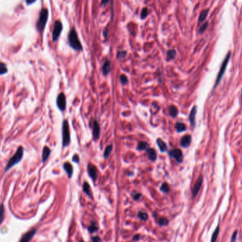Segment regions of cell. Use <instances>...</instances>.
I'll return each mask as SVG.
<instances>
[{
	"instance_id": "cell-4",
	"label": "cell",
	"mask_w": 242,
	"mask_h": 242,
	"mask_svg": "<svg viewBox=\"0 0 242 242\" xmlns=\"http://www.w3.org/2000/svg\"><path fill=\"white\" fill-rule=\"evenodd\" d=\"M70 142V133H69V123L67 120H64L62 123V145L67 147Z\"/></svg>"
},
{
	"instance_id": "cell-23",
	"label": "cell",
	"mask_w": 242,
	"mask_h": 242,
	"mask_svg": "<svg viewBox=\"0 0 242 242\" xmlns=\"http://www.w3.org/2000/svg\"><path fill=\"white\" fill-rule=\"evenodd\" d=\"M178 109H177V108L175 106V105H171L169 108V114L170 116H171V117L173 118H176L177 116V115H178Z\"/></svg>"
},
{
	"instance_id": "cell-39",
	"label": "cell",
	"mask_w": 242,
	"mask_h": 242,
	"mask_svg": "<svg viewBox=\"0 0 242 242\" xmlns=\"http://www.w3.org/2000/svg\"><path fill=\"white\" fill-rule=\"evenodd\" d=\"M72 161H74V162L79 163V157L77 155H74V156H73Z\"/></svg>"
},
{
	"instance_id": "cell-3",
	"label": "cell",
	"mask_w": 242,
	"mask_h": 242,
	"mask_svg": "<svg viewBox=\"0 0 242 242\" xmlns=\"http://www.w3.org/2000/svg\"><path fill=\"white\" fill-rule=\"evenodd\" d=\"M230 57H231V53H230V52H229L228 54L227 55V56L225 57V60H224L223 62H222V64L221 65V67H220V71H219L217 77L216 82H215V87H217L218 84L220 83V82H221L222 79V77H223L224 74H225V71H226V69H227V65H228L229 61V60H230Z\"/></svg>"
},
{
	"instance_id": "cell-32",
	"label": "cell",
	"mask_w": 242,
	"mask_h": 242,
	"mask_svg": "<svg viewBox=\"0 0 242 242\" xmlns=\"http://www.w3.org/2000/svg\"><path fill=\"white\" fill-rule=\"evenodd\" d=\"M120 82H121V83L123 84V85H125V84L128 83V79L125 74H122L120 76Z\"/></svg>"
},
{
	"instance_id": "cell-7",
	"label": "cell",
	"mask_w": 242,
	"mask_h": 242,
	"mask_svg": "<svg viewBox=\"0 0 242 242\" xmlns=\"http://www.w3.org/2000/svg\"><path fill=\"white\" fill-rule=\"evenodd\" d=\"M168 155L172 158H173L178 163H181L183 159L182 151L179 149H173L168 152Z\"/></svg>"
},
{
	"instance_id": "cell-26",
	"label": "cell",
	"mask_w": 242,
	"mask_h": 242,
	"mask_svg": "<svg viewBox=\"0 0 242 242\" xmlns=\"http://www.w3.org/2000/svg\"><path fill=\"white\" fill-rule=\"evenodd\" d=\"M112 151H113V145L110 144V145H108V146H107L105 150L104 154H103V157H104V158L105 159L108 158V157L110 156Z\"/></svg>"
},
{
	"instance_id": "cell-20",
	"label": "cell",
	"mask_w": 242,
	"mask_h": 242,
	"mask_svg": "<svg viewBox=\"0 0 242 242\" xmlns=\"http://www.w3.org/2000/svg\"><path fill=\"white\" fill-rule=\"evenodd\" d=\"M175 128L176 130V131L178 132H184L186 130V126L184 123H180V122H178V123H176L175 125Z\"/></svg>"
},
{
	"instance_id": "cell-35",
	"label": "cell",
	"mask_w": 242,
	"mask_h": 242,
	"mask_svg": "<svg viewBox=\"0 0 242 242\" xmlns=\"http://www.w3.org/2000/svg\"><path fill=\"white\" fill-rule=\"evenodd\" d=\"M159 224L161 226H166L168 224V220L166 218L162 217V218H161L160 220H159Z\"/></svg>"
},
{
	"instance_id": "cell-45",
	"label": "cell",
	"mask_w": 242,
	"mask_h": 242,
	"mask_svg": "<svg viewBox=\"0 0 242 242\" xmlns=\"http://www.w3.org/2000/svg\"><path fill=\"white\" fill-rule=\"evenodd\" d=\"M109 0H101V4L103 5H105L106 4L108 3Z\"/></svg>"
},
{
	"instance_id": "cell-19",
	"label": "cell",
	"mask_w": 242,
	"mask_h": 242,
	"mask_svg": "<svg viewBox=\"0 0 242 242\" xmlns=\"http://www.w3.org/2000/svg\"><path fill=\"white\" fill-rule=\"evenodd\" d=\"M51 151L48 147H45L43 148V154H42V161L43 162H46L47 161V159L49 158L50 155H51Z\"/></svg>"
},
{
	"instance_id": "cell-14",
	"label": "cell",
	"mask_w": 242,
	"mask_h": 242,
	"mask_svg": "<svg viewBox=\"0 0 242 242\" xmlns=\"http://www.w3.org/2000/svg\"><path fill=\"white\" fill-rule=\"evenodd\" d=\"M197 113V107L196 105H194L193 107V108L191 109V113H190L189 115V121L190 123H191V125L192 127L195 126V116H196Z\"/></svg>"
},
{
	"instance_id": "cell-17",
	"label": "cell",
	"mask_w": 242,
	"mask_h": 242,
	"mask_svg": "<svg viewBox=\"0 0 242 242\" xmlns=\"http://www.w3.org/2000/svg\"><path fill=\"white\" fill-rule=\"evenodd\" d=\"M102 70H103V74L104 76H107L111 72V62L109 60H106L103 64L102 67Z\"/></svg>"
},
{
	"instance_id": "cell-27",
	"label": "cell",
	"mask_w": 242,
	"mask_h": 242,
	"mask_svg": "<svg viewBox=\"0 0 242 242\" xmlns=\"http://www.w3.org/2000/svg\"><path fill=\"white\" fill-rule=\"evenodd\" d=\"M83 190L84 193H86L89 196H91V188L89 184L87 182H84L83 185Z\"/></svg>"
},
{
	"instance_id": "cell-12",
	"label": "cell",
	"mask_w": 242,
	"mask_h": 242,
	"mask_svg": "<svg viewBox=\"0 0 242 242\" xmlns=\"http://www.w3.org/2000/svg\"><path fill=\"white\" fill-rule=\"evenodd\" d=\"M100 132H101V129H100L99 123L96 120H95L93 122V137L95 139H98L99 138Z\"/></svg>"
},
{
	"instance_id": "cell-46",
	"label": "cell",
	"mask_w": 242,
	"mask_h": 242,
	"mask_svg": "<svg viewBox=\"0 0 242 242\" xmlns=\"http://www.w3.org/2000/svg\"><path fill=\"white\" fill-rule=\"evenodd\" d=\"M241 98H242V91H241Z\"/></svg>"
},
{
	"instance_id": "cell-40",
	"label": "cell",
	"mask_w": 242,
	"mask_h": 242,
	"mask_svg": "<svg viewBox=\"0 0 242 242\" xmlns=\"http://www.w3.org/2000/svg\"><path fill=\"white\" fill-rule=\"evenodd\" d=\"M92 241L93 242H101V239H100L99 236H94V237H92Z\"/></svg>"
},
{
	"instance_id": "cell-28",
	"label": "cell",
	"mask_w": 242,
	"mask_h": 242,
	"mask_svg": "<svg viewBox=\"0 0 242 242\" xmlns=\"http://www.w3.org/2000/svg\"><path fill=\"white\" fill-rule=\"evenodd\" d=\"M98 227H97V225H96V222H93L90 225V227H89V231L90 232H95L98 230Z\"/></svg>"
},
{
	"instance_id": "cell-47",
	"label": "cell",
	"mask_w": 242,
	"mask_h": 242,
	"mask_svg": "<svg viewBox=\"0 0 242 242\" xmlns=\"http://www.w3.org/2000/svg\"><path fill=\"white\" fill-rule=\"evenodd\" d=\"M79 242H84V241H80Z\"/></svg>"
},
{
	"instance_id": "cell-1",
	"label": "cell",
	"mask_w": 242,
	"mask_h": 242,
	"mask_svg": "<svg viewBox=\"0 0 242 242\" xmlns=\"http://www.w3.org/2000/svg\"><path fill=\"white\" fill-rule=\"evenodd\" d=\"M68 40H69V46H71L72 48H73L75 51H82V43H80L77 33L74 28H72L69 32V35H68Z\"/></svg>"
},
{
	"instance_id": "cell-22",
	"label": "cell",
	"mask_w": 242,
	"mask_h": 242,
	"mask_svg": "<svg viewBox=\"0 0 242 242\" xmlns=\"http://www.w3.org/2000/svg\"><path fill=\"white\" fill-rule=\"evenodd\" d=\"M149 148V144L146 142H139L137 145V150L139 151H143V150H147V149Z\"/></svg>"
},
{
	"instance_id": "cell-34",
	"label": "cell",
	"mask_w": 242,
	"mask_h": 242,
	"mask_svg": "<svg viewBox=\"0 0 242 242\" xmlns=\"http://www.w3.org/2000/svg\"><path fill=\"white\" fill-rule=\"evenodd\" d=\"M149 14V12H148V9L147 8H144L142 9V12H141V19H144L147 17Z\"/></svg>"
},
{
	"instance_id": "cell-43",
	"label": "cell",
	"mask_w": 242,
	"mask_h": 242,
	"mask_svg": "<svg viewBox=\"0 0 242 242\" xmlns=\"http://www.w3.org/2000/svg\"><path fill=\"white\" fill-rule=\"evenodd\" d=\"M139 239V234H136V235L134 236L133 240L134 241H137V240Z\"/></svg>"
},
{
	"instance_id": "cell-38",
	"label": "cell",
	"mask_w": 242,
	"mask_h": 242,
	"mask_svg": "<svg viewBox=\"0 0 242 242\" xmlns=\"http://www.w3.org/2000/svg\"><path fill=\"white\" fill-rule=\"evenodd\" d=\"M237 234H238L237 231H235V232L233 233L232 236V239H231V242H236V237H237Z\"/></svg>"
},
{
	"instance_id": "cell-15",
	"label": "cell",
	"mask_w": 242,
	"mask_h": 242,
	"mask_svg": "<svg viewBox=\"0 0 242 242\" xmlns=\"http://www.w3.org/2000/svg\"><path fill=\"white\" fill-rule=\"evenodd\" d=\"M147 154L148 158L150 161H152V162H154V161H156V159H157V152L155 151V149L150 148V147H149L148 149H147Z\"/></svg>"
},
{
	"instance_id": "cell-44",
	"label": "cell",
	"mask_w": 242,
	"mask_h": 242,
	"mask_svg": "<svg viewBox=\"0 0 242 242\" xmlns=\"http://www.w3.org/2000/svg\"><path fill=\"white\" fill-rule=\"evenodd\" d=\"M35 1H36V0H26V3L28 4H33V2H35Z\"/></svg>"
},
{
	"instance_id": "cell-31",
	"label": "cell",
	"mask_w": 242,
	"mask_h": 242,
	"mask_svg": "<svg viewBox=\"0 0 242 242\" xmlns=\"http://www.w3.org/2000/svg\"><path fill=\"white\" fill-rule=\"evenodd\" d=\"M7 72V67L6 64L0 63V74H4Z\"/></svg>"
},
{
	"instance_id": "cell-42",
	"label": "cell",
	"mask_w": 242,
	"mask_h": 242,
	"mask_svg": "<svg viewBox=\"0 0 242 242\" xmlns=\"http://www.w3.org/2000/svg\"><path fill=\"white\" fill-rule=\"evenodd\" d=\"M108 30L107 29H105L104 30H103V36L105 37V38H107V35H108Z\"/></svg>"
},
{
	"instance_id": "cell-29",
	"label": "cell",
	"mask_w": 242,
	"mask_h": 242,
	"mask_svg": "<svg viewBox=\"0 0 242 242\" xmlns=\"http://www.w3.org/2000/svg\"><path fill=\"white\" fill-rule=\"evenodd\" d=\"M4 219V207L3 205H1L0 206V225L3 222Z\"/></svg>"
},
{
	"instance_id": "cell-2",
	"label": "cell",
	"mask_w": 242,
	"mask_h": 242,
	"mask_svg": "<svg viewBox=\"0 0 242 242\" xmlns=\"http://www.w3.org/2000/svg\"><path fill=\"white\" fill-rule=\"evenodd\" d=\"M23 155H24V148H23L22 147H19V149L17 150V152L15 153V155L9 160L8 164H7L6 166L5 171H7L8 170H9L11 168L13 167L14 165L17 164V163H19V161H21V159H22Z\"/></svg>"
},
{
	"instance_id": "cell-25",
	"label": "cell",
	"mask_w": 242,
	"mask_h": 242,
	"mask_svg": "<svg viewBox=\"0 0 242 242\" xmlns=\"http://www.w3.org/2000/svg\"><path fill=\"white\" fill-rule=\"evenodd\" d=\"M219 234H220V227L217 226V228L215 229V230L213 232L212 238H211V242H216L217 240V237L219 236Z\"/></svg>"
},
{
	"instance_id": "cell-5",
	"label": "cell",
	"mask_w": 242,
	"mask_h": 242,
	"mask_svg": "<svg viewBox=\"0 0 242 242\" xmlns=\"http://www.w3.org/2000/svg\"><path fill=\"white\" fill-rule=\"evenodd\" d=\"M48 18V9H43L41 10L40 17H39V19L37 23V28L38 30L42 31L44 29L45 26H46V22H47Z\"/></svg>"
},
{
	"instance_id": "cell-11",
	"label": "cell",
	"mask_w": 242,
	"mask_h": 242,
	"mask_svg": "<svg viewBox=\"0 0 242 242\" xmlns=\"http://www.w3.org/2000/svg\"><path fill=\"white\" fill-rule=\"evenodd\" d=\"M36 231H37L36 229H31V230H30L29 232L26 233V234L21 237V239L19 242H30V240L32 239V238L33 237V236L35 235V233H36Z\"/></svg>"
},
{
	"instance_id": "cell-16",
	"label": "cell",
	"mask_w": 242,
	"mask_h": 242,
	"mask_svg": "<svg viewBox=\"0 0 242 242\" xmlns=\"http://www.w3.org/2000/svg\"><path fill=\"white\" fill-rule=\"evenodd\" d=\"M63 168H64V171H66V173H67L68 177L70 178L72 177V176L73 174L72 165L70 163H69V162H65L63 164Z\"/></svg>"
},
{
	"instance_id": "cell-21",
	"label": "cell",
	"mask_w": 242,
	"mask_h": 242,
	"mask_svg": "<svg viewBox=\"0 0 242 242\" xmlns=\"http://www.w3.org/2000/svg\"><path fill=\"white\" fill-rule=\"evenodd\" d=\"M176 56V52L174 50H168L166 53V60L167 61L172 60Z\"/></svg>"
},
{
	"instance_id": "cell-41",
	"label": "cell",
	"mask_w": 242,
	"mask_h": 242,
	"mask_svg": "<svg viewBox=\"0 0 242 242\" xmlns=\"http://www.w3.org/2000/svg\"><path fill=\"white\" fill-rule=\"evenodd\" d=\"M141 197H142V194H140V193H135V194L133 195V198L135 200H139Z\"/></svg>"
},
{
	"instance_id": "cell-36",
	"label": "cell",
	"mask_w": 242,
	"mask_h": 242,
	"mask_svg": "<svg viewBox=\"0 0 242 242\" xmlns=\"http://www.w3.org/2000/svg\"><path fill=\"white\" fill-rule=\"evenodd\" d=\"M126 55H127V52L126 51H121L118 52V55H117V57H118V58L122 59V58H124V57L126 56Z\"/></svg>"
},
{
	"instance_id": "cell-37",
	"label": "cell",
	"mask_w": 242,
	"mask_h": 242,
	"mask_svg": "<svg viewBox=\"0 0 242 242\" xmlns=\"http://www.w3.org/2000/svg\"><path fill=\"white\" fill-rule=\"evenodd\" d=\"M207 26H208V23L207 22H205V24H204L202 26H201V28H200V30H199V32H200V33H202L205 32V30L207 29Z\"/></svg>"
},
{
	"instance_id": "cell-6",
	"label": "cell",
	"mask_w": 242,
	"mask_h": 242,
	"mask_svg": "<svg viewBox=\"0 0 242 242\" xmlns=\"http://www.w3.org/2000/svg\"><path fill=\"white\" fill-rule=\"evenodd\" d=\"M62 30V24L60 21H55L54 24V28L53 31V41H57L60 37L61 32Z\"/></svg>"
},
{
	"instance_id": "cell-13",
	"label": "cell",
	"mask_w": 242,
	"mask_h": 242,
	"mask_svg": "<svg viewBox=\"0 0 242 242\" xmlns=\"http://www.w3.org/2000/svg\"><path fill=\"white\" fill-rule=\"evenodd\" d=\"M192 137L190 134H186V135L183 136L181 139V145L184 148H187L190 146L191 143Z\"/></svg>"
},
{
	"instance_id": "cell-30",
	"label": "cell",
	"mask_w": 242,
	"mask_h": 242,
	"mask_svg": "<svg viewBox=\"0 0 242 242\" xmlns=\"http://www.w3.org/2000/svg\"><path fill=\"white\" fill-rule=\"evenodd\" d=\"M160 190L162 192H164V193H168V191H169V186H168V183H164L162 184L160 188Z\"/></svg>"
},
{
	"instance_id": "cell-33",
	"label": "cell",
	"mask_w": 242,
	"mask_h": 242,
	"mask_svg": "<svg viewBox=\"0 0 242 242\" xmlns=\"http://www.w3.org/2000/svg\"><path fill=\"white\" fill-rule=\"evenodd\" d=\"M138 217L142 220H147L148 219V215L144 212H139L138 213Z\"/></svg>"
},
{
	"instance_id": "cell-24",
	"label": "cell",
	"mask_w": 242,
	"mask_h": 242,
	"mask_svg": "<svg viewBox=\"0 0 242 242\" xmlns=\"http://www.w3.org/2000/svg\"><path fill=\"white\" fill-rule=\"evenodd\" d=\"M209 13V10L208 9H205L203 11H202L201 13L200 14V17H199L198 21L199 22H202L205 20V19L207 17V14Z\"/></svg>"
},
{
	"instance_id": "cell-10",
	"label": "cell",
	"mask_w": 242,
	"mask_h": 242,
	"mask_svg": "<svg viewBox=\"0 0 242 242\" xmlns=\"http://www.w3.org/2000/svg\"><path fill=\"white\" fill-rule=\"evenodd\" d=\"M88 173H89V175L90 176V177L93 179L94 181H96V178L98 177V170L96 168V166L94 165L89 164L88 165Z\"/></svg>"
},
{
	"instance_id": "cell-9",
	"label": "cell",
	"mask_w": 242,
	"mask_h": 242,
	"mask_svg": "<svg viewBox=\"0 0 242 242\" xmlns=\"http://www.w3.org/2000/svg\"><path fill=\"white\" fill-rule=\"evenodd\" d=\"M202 183H203V178H202V176H200L198 177V180L195 182V185L193 188V190H192V194H193V198H195V197L198 195L200 188L202 187Z\"/></svg>"
},
{
	"instance_id": "cell-18",
	"label": "cell",
	"mask_w": 242,
	"mask_h": 242,
	"mask_svg": "<svg viewBox=\"0 0 242 242\" xmlns=\"http://www.w3.org/2000/svg\"><path fill=\"white\" fill-rule=\"evenodd\" d=\"M157 144L158 145L159 150L161 152H164L167 150V145H166L165 142L161 139V138H158L157 139Z\"/></svg>"
},
{
	"instance_id": "cell-8",
	"label": "cell",
	"mask_w": 242,
	"mask_h": 242,
	"mask_svg": "<svg viewBox=\"0 0 242 242\" xmlns=\"http://www.w3.org/2000/svg\"><path fill=\"white\" fill-rule=\"evenodd\" d=\"M57 107L60 108V111H63L66 109L67 106V101H66L65 95L63 93H61L58 95L57 98Z\"/></svg>"
}]
</instances>
